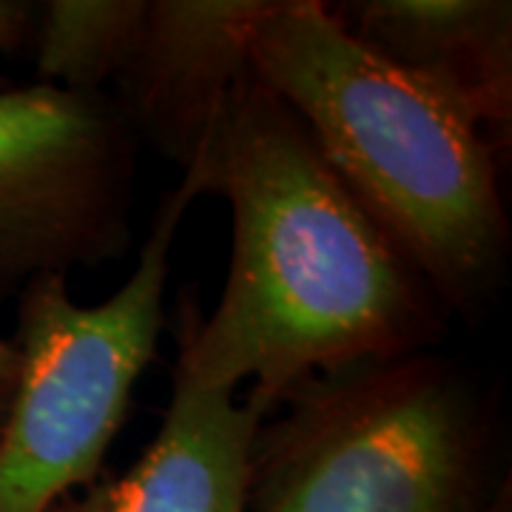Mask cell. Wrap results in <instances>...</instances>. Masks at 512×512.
I'll return each mask as SVG.
<instances>
[{
  "label": "cell",
  "mask_w": 512,
  "mask_h": 512,
  "mask_svg": "<svg viewBox=\"0 0 512 512\" xmlns=\"http://www.w3.org/2000/svg\"><path fill=\"white\" fill-rule=\"evenodd\" d=\"M251 444L248 512H481L487 419L430 353L319 373Z\"/></svg>",
  "instance_id": "cell-3"
},
{
  "label": "cell",
  "mask_w": 512,
  "mask_h": 512,
  "mask_svg": "<svg viewBox=\"0 0 512 512\" xmlns=\"http://www.w3.org/2000/svg\"><path fill=\"white\" fill-rule=\"evenodd\" d=\"M194 197L188 180L171 191L134 274L106 302L77 305L57 274L18 293L20 373L0 427V512H52L94 484L157 353L168 254Z\"/></svg>",
  "instance_id": "cell-4"
},
{
  "label": "cell",
  "mask_w": 512,
  "mask_h": 512,
  "mask_svg": "<svg viewBox=\"0 0 512 512\" xmlns=\"http://www.w3.org/2000/svg\"><path fill=\"white\" fill-rule=\"evenodd\" d=\"M490 512H498V510H490Z\"/></svg>",
  "instance_id": "cell-13"
},
{
  "label": "cell",
  "mask_w": 512,
  "mask_h": 512,
  "mask_svg": "<svg viewBox=\"0 0 512 512\" xmlns=\"http://www.w3.org/2000/svg\"><path fill=\"white\" fill-rule=\"evenodd\" d=\"M234 390L174 379L163 427L120 478L66 495L52 512H248L251 444L262 424Z\"/></svg>",
  "instance_id": "cell-8"
},
{
  "label": "cell",
  "mask_w": 512,
  "mask_h": 512,
  "mask_svg": "<svg viewBox=\"0 0 512 512\" xmlns=\"http://www.w3.org/2000/svg\"><path fill=\"white\" fill-rule=\"evenodd\" d=\"M251 72L447 311L493 296L510 222L481 128L367 52L316 0H265Z\"/></svg>",
  "instance_id": "cell-2"
},
{
  "label": "cell",
  "mask_w": 512,
  "mask_h": 512,
  "mask_svg": "<svg viewBox=\"0 0 512 512\" xmlns=\"http://www.w3.org/2000/svg\"><path fill=\"white\" fill-rule=\"evenodd\" d=\"M183 180L228 200L234 248L214 313L185 322L174 379L222 390L254 382L248 404L268 419L311 376L436 342L439 296L256 77Z\"/></svg>",
  "instance_id": "cell-1"
},
{
  "label": "cell",
  "mask_w": 512,
  "mask_h": 512,
  "mask_svg": "<svg viewBox=\"0 0 512 512\" xmlns=\"http://www.w3.org/2000/svg\"><path fill=\"white\" fill-rule=\"evenodd\" d=\"M265 0H151L120 111L134 134L185 174L208 160L251 72V32Z\"/></svg>",
  "instance_id": "cell-6"
},
{
  "label": "cell",
  "mask_w": 512,
  "mask_h": 512,
  "mask_svg": "<svg viewBox=\"0 0 512 512\" xmlns=\"http://www.w3.org/2000/svg\"><path fill=\"white\" fill-rule=\"evenodd\" d=\"M328 9L367 52L476 128H510V0H356Z\"/></svg>",
  "instance_id": "cell-7"
},
{
  "label": "cell",
  "mask_w": 512,
  "mask_h": 512,
  "mask_svg": "<svg viewBox=\"0 0 512 512\" xmlns=\"http://www.w3.org/2000/svg\"><path fill=\"white\" fill-rule=\"evenodd\" d=\"M37 32V0H0V52L32 55Z\"/></svg>",
  "instance_id": "cell-10"
},
{
  "label": "cell",
  "mask_w": 512,
  "mask_h": 512,
  "mask_svg": "<svg viewBox=\"0 0 512 512\" xmlns=\"http://www.w3.org/2000/svg\"><path fill=\"white\" fill-rule=\"evenodd\" d=\"M131 191L134 131L117 103L49 83L0 89V302L126 254Z\"/></svg>",
  "instance_id": "cell-5"
},
{
  "label": "cell",
  "mask_w": 512,
  "mask_h": 512,
  "mask_svg": "<svg viewBox=\"0 0 512 512\" xmlns=\"http://www.w3.org/2000/svg\"><path fill=\"white\" fill-rule=\"evenodd\" d=\"M0 89H6V77L0 74Z\"/></svg>",
  "instance_id": "cell-12"
},
{
  "label": "cell",
  "mask_w": 512,
  "mask_h": 512,
  "mask_svg": "<svg viewBox=\"0 0 512 512\" xmlns=\"http://www.w3.org/2000/svg\"><path fill=\"white\" fill-rule=\"evenodd\" d=\"M148 0H37L32 57L43 83L100 94L126 72L143 32Z\"/></svg>",
  "instance_id": "cell-9"
},
{
  "label": "cell",
  "mask_w": 512,
  "mask_h": 512,
  "mask_svg": "<svg viewBox=\"0 0 512 512\" xmlns=\"http://www.w3.org/2000/svg\"><path fill=\"white\" fill-rule=\"evenodd\" d=\"M18 373H20V356L18 348L12 339H0V427L6 421L9 413V404L15 396V387H18Z\"/></svg>",
  "instance_id": "cell-11"
}]
</instances>
